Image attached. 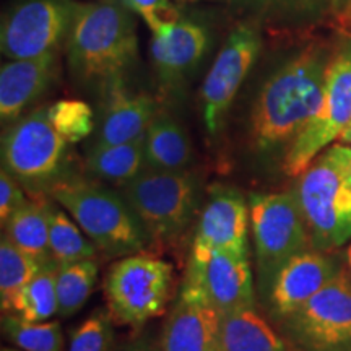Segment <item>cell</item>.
I'll list each match as a JSON object with an SVG mask.
<instances>
[{
    "instance_id": "30",
    "label": "cell",
    "mask_w": 351,
    "mask_h": 351,
    "mask_svg": "<svg viewBox=\"0 0 351 351\" xmlns=\"http://www.w3.org/2000/svg\"><path fill=\"white\" fill-rule=\"evenodd\" d=\"M51 124L67 143H77L93 130V111L85 101L60 99L47 108Z\"/></svg>"
},
{
    "instance_id": "24",
    "label": "cell",
    "mask_w": 351,
    "mask_h": 351,
    "mask_svg": "<svg viewBox=\"0 0 351 351\" xmlns=\"http://www.w3.org/2000/svg\"><path fill=\"white\" fill-rule=\"evenodd\" d=\"M59 267L39 270L16 293L5 313L15 314L28 322H47L59 313L56 275ZM3 313V314H5Z\"/></svg>"
},
{
    "instance_id": "37",
    "label": "cell",
    "mask_w": 351,
    "mask_h": 351,
    "mask_svg": "<svg viewBox=\"0 0 351 351\" xmlns=\"http://www.w3.org/2000/svg\"><path fill=\"white\" fill-rule=\"evenodd\" d=\"M339 143H345V145H350V147H351V121L348 122V125L345 127V130L340 134Z\"/></svg>"
},
{
    "instance_id": "23",
    "label": "cell",
    "mask_w": 351,
    "mask_h": 351,
    "mask_svg": "<svg viewBox=\"0 0 351 351\" xmlns=\"http://www.w3.org/2000/svg\"><path fill=\"white\" fill-rule=\"evenodd\" d=\"M86 166L96 178L125 186L147 169L145 135L125 143L93 145L88 153Z\"/></svg>"
},
{
    "instance_id": "26",
    "label": "cell",
    "mask_w": 351,
    "mask_h": 351,
    "mask_svg": "<svg viewBox=\"0 0 351 351\" xmlns=\"http://www.w3.org/2000/svg\"><path fill=\"white\" fill-rule=\"evenodd\" d=\"M49 245L59 267L93 258L98 249L93 241L85 238L75 219L52 204L49 207Z\"/></svg>"
},
{
    "instance_id": "35",
    "label": "cell",
    "mask_w": 351,
    "mask_h": 351,
    "mask_svg": "<svg viewBox=\"0 0 351 351\" xmlns=\"http://www.w3.org/2000/svg\"><path fill=\"white\" fill-rule=\"evenodd\" d=\"M328 8L333 16L346 20L351 15V0H328Z\"/></svg>"
},
{
    "instance_id": "22",
    "label": "cell",
    "mask_w": 351,
    "mask_h": 351,
    "mask_svg": "<svg viewBox=\"0 0 351 351\" xmlns=\"http://www.w3.org/2000/svg\"><path fill=\"white\" fill-rule=\"evenodd\" d=\"M223 351H289V343L254 306L223 315Z\"/></svg>"
},
{
    "instance_id": "16",
    "label": "cell",
    "mask_w": 351,
    "mask_h": 351,
    "mask_svg": "<svg viewBox=\"0 0 351 351\" xmlns=\"http://www.w3.org/2000/svg\"><path fill=\"white\" fill-rule=\"evenodd\" d=\"M161 346L163 351H223V314L208 302L179 293Z\"/></svg>"
},
{
    "instance_id": "18",
    "label": "cell",
    "mask_w": 351,
    "mask_h": 351,
    "mask_svg": "<svg viewBox=\"0 0 351 351\" xmlns=\"http://www.w3.org/2000/svg\"><path fill=\"white\" fill-rule=\"evenodd\" d=\"M57 75V54L10 60L0 70V119L12 124L41 96Z\"/></svg>"
},
{
    "instance_id": "21",
    "label": "cell",
    "mask_w": 351,
    "mask_h": 351,
    "mask_svg": "<svg viewBox=\"0 0 351 351\" xmlns=\"http://www.w3.org/2000/svg\"><path fill=\"white\" fill-rule=\"evenodd\" d=\"M192 160V148L186 132L166 114L158 112L145 132V161L148 169L186 171Z\"/></svg>"
},
{
    "instance_id": "28",
    "label": "cell",
    "mask_w": 351,
    "mask_h": 351,
    "mask_svg": "<svg viewBox=\"0 0 351 351\" xmlns=\"http://www.w3.org/2000/svg\"><path fill=\"white\" fill-rule=\"evenodd\" d=\"M41 265L34 258L16 247L5 234L0 241V301L2 311L5 313L13 298L25 287Z\"/></svg>"
},
{
    "instance_id": "17",
    "label": "cell",
    "mask_w": 351,
    "mask_h": 351,
    "mask_svg": "<svg viewBox=\"0 0 351 351\" xmlns=\"http://www.w3.org/2000/svg\"><path fill=\"white\" fill-rule=\"evenodd\" d=\"M210 44L205 26L181 19L171 28L153 34L152 57L158 80L163 86L173 88L194 70Z\"/></svg>"
},
{
    "instance_id": "11",
    "label": "cell",
    "mask_w": 351,
    "mask_h": 351,
    "mask_svg": "<svg viewBox=\"0 0 351 351\" xmlns=\"http://www.w3.org/2000/svg\"><path fill=\"white\" fill-rule=\"evenodd\" d=\"M254 275L249 256L194 247L187 262L182 295L217 307L223 315L254 307Z\"/></svg>"
},
{
    "instance_id": "8",
    "label": "cell",
    "mask_w": 351,
    "mask_h": 351,
    "mask_svg": "<svg viewBox=\"0 0 351 351\" xmlns=\"http://www.w3.org/2000/svg\"><path fill=\"white\" fill-rule=\"evenodd\" d=\"M295 195L314 249L330 252L351 239V186L320 155L300 174Z\"/></svg>"
},
{
    "instance_id": "15",
    "label": "cell",
    "mask_w": 351,
    "mask_h": 351,
    "mask_svg": "<svg viewBox=\"0 0 351 351\" xmlns=\"http://www.w3.org/2000/svg\"><path fill=\"white\" fill-rule=\"evenodd\" d=\"M249 200L232 187L215 186L197 223L194 247L247 256Z\"/></svg>"
},
{
    "instance_id": "39",
    "label": "cell",
    "mask_w": 351,
    "mask_h": 351,
    "mask_svg": "<svg viewBox=\"0 0 351 351\" xmlns=\"http://www.w3.org/2000/svg\"><path fill=\"white\" fill-rule=\"evenodd\" d=\"M2 351H20V350H13V348H2Z\"/></svg>"
},
{
    "instance_id": "13",
    "label": "cell",
    "mask_w": 351,
    "mask_h": 351,
    "mask_svg": "<svg viewBox=\"0 0 351 351\" xmlns=\"http://www.w3.org/2000/svg\"><path fill=\"white\" fill-rule=\"evenodd\" d=\"M261 49V29L249 21L236 26L219 49L200 90L202 117L212 135L221 127Z\"/></svg>"
},
{
    "instance_id": "20",
    "label": "cell",
    "mask_w": 351,
    "mask_h": 351,
    "mask_svg": "<svg viewBox=\"0 0 351 351\" xmlns=\"http://www.w3.org/2000/svg\"><path fill=\"white\" fill-rule=\"evenodd\" d=\"M34 195L12 215L3 226L8 239L16 247L29 254L41 269L59 267L51 254L49 245V207L51 202L46 197Z\"/></svg>"
},
{
    "instance_id": "31",
    "label": "cell",
    "mask_w": 351,
    "mask_h": 351,
    "mask_svg": "<svg viewBox=\"0 0 351 351\" xmlns=\"http://www.w3.org/2000/svg\"><path fill=\"white\" fill-rule=\"evenodd\" d=\"M111 319L106 311H95L73 330L69 351H111L114 340Z\"/></svg>"
},
{
    "instance_id": "3",
    "label": "cell",
    "mask_w": 351,
    "mask_h": 351,
    "mask_svg": "<svg viewBox=\"0 0 351 351\" xmlns=\"http://www.w3.org/2000/svg\"><path fill=\"white\" fill-rule=\"evenodd\" d=\"M109 257L140 254L152 243L124 197L80 178H62L47 192Z\"/></svg>"
},
{
    "instance_id": "32",
    "label": "cell",
    "mask_w": 351,
    "mask_h": 351,
    "mask_svg": "<svg viewBox=\"0 0 351 351\" xmlns=\"http://www.w3.org/2000/svg\"><path fill=\"white\" fill-rule=\"evenodd\" d=\"M121 3L130 12L138 13L153 34L165 32L182 19L171 0H121Z\"/></svg>"
},
{
    "instance_id": "7",
    "label": "cell",
    "mask_w": 351,
    "mask_h": 351,
    "mask_svg": "<svg viewBox=\"0 0 351 351\" xmlns=\"http://www.w3.org/2000/svg\"><path fill=\"white\" fill-rule=\"evenodd\" d=\"M173 295V267L163 258L132 254L114 262L104 278L109 314L140 327L165 311Z\"/></svg>"
},
{
    "instance_id": "6",
    "label": "cell",
    "mask_w": 351,
    "mask_h": 351,
    "mask_svg": "<svg viewBox=\"0 0 351 351\" xmlns=\"http://www.w3.org/2000/svg\"><path fill=\"white\" fill-rule=\"evenodd\" d=\"M67 142L51 124L47 108L12 122L2 135V169L34 195L49 192L64 178Z\"/></svg>"
},
{
    "instance_id": "33",
    "label": "cell",
    "mask_w": 351,
    "mask_h": 351,
    "mask_svg": "<svg viewBox=\"0 0 351 351\" xmlns=\"http://www.w3.org/2000/svg\"><path fill=\"white\" fill-rule=\"evenodd\" d=\"M26 200L28 199L25 197V192L20 187V182L10 173L2 169V173H0V221H2V228L7 225L12 215Z\"/></svg>"
},
{
    "instance_id": "14",
    "label": "cell",
    "mask_w": 351,
    "mask_h": 351,
    "mask_svg": "<svg viewBox=\"0 0 351 351\" xmlns=\"http://www.w3.org/2000/svg\"><path fill=\"white\" fill-rule=\"evenodd\" d=\"M343 270L335 257L319 249H307L285 263L271 283L265 304L275 324L304 306Z\"/></svg>"
},
{
    "instance_id": "38",
    "label": "cell",
    "mask_w": 351,
    "mask_h": 351,
    "mask_svg": "<svg viewBox=\"0 0 351 351\" xmlns=\"http://www.w3.org/2000/svg\"><path fill=\"white\" fill-rule=\"evenodd\" d=\"M346 261H348V267L351 270V245L348 247V251H346Z\"/></svg>"
},
{
    "instance_id": "36",
    "label": "cell",
    "mask_w": 351,
    "mask_h": 351,
    "mask_svg": "<svg viewBox=\"0 0 351 351\" xmlns=\"http://www.w3.org/2000/svg\"><path fill=\"white\" fill-rule=\"evenodd\" d=\"M116 351H155V350L150 348L148 345H143V343H130V345L122 346V348L116 350Z\"/></svg>"
},
{
    "instance_id": "12",
    "label": "cell",
    "mask_w": 351,
    "mask_h": 351,
    "mask_svg": "<svg viewBox=\"0 0 351 351\" xmlns=\"http://www.w3.org/2000/svg\"><path fill=\"white\" fill-rule=\"evenodd\" d=\"M78 2L23 0L3 16L0 49L10 60L32 59L54 52L67 39Z\"/></svg>"
},
{
    "instance_id": "19",
    "label": "cell",
    "mask_w": 351,
    "mask_h": 351,
    "mask_svg": "<svg viewBox=\"0 0 351 351\" xmlns=\"http://www.w3.org/2000/svg\"><path fill=\"white\" fill-rule=\"evenodd\" d=\"M158 112V104L152 96L132 93L122 85V78L109 83L95 145H117L142 137Z\"/></svg>"
},
{
    "instance_id": "1",
    "label": "cell",
    "mask_w": 351,
    "mask_h": 351,
    "mask_svg": "<svg viewBox=\"0 0 351 351\" xmlns=\"http://www.w3.org/2000/svg\"><path fill=\"white\" fill-rule=\"evenodd\" d=\"M333 52L311 43L263 83L251 114L252 148L271 153L293 143L320 106Z\"/></svg>"
},
{
    "instance_id": "4",
    "label": "cell",
    "mask_w": 351,
    "mask_h": 351,
    "mask_svg": "<svg viewBox=\"0 0 351 351\" xmlns=\"http://www.w3.org/2000/svg\"><path fill=\"white\" fill-rule=\"evenodd\" d=\"M122 197L152 243L173 245L186 234L199 208V182L186 171L147 168L125 184Z\"/></svg>"
},
{
    "instance_id": "5",
    "label": "cell",
    "mask_w": 351,
    "mask_h": 351,
    "mask_svg": "<svg viewBox=\"0 0 351 351\" xmlns=\"http://www.w3.org/2000/svg\"><path fill=\"white\" fill-rule=\"evenodd\" d=\"M249 217L257 289L265 301L280 269L289 258L313 249V243L295 192L252 194Z\"/></svg>"
},
{
    "instance_id": "10",
    "label": "cell",
    "mask_w": 351,
    "mask_h": 351,
    "mask_svg": "<svg viewBox=\"0 0 351 351\" xmlns=\"http://www.w3.org/2000/svg\"><path fill=\"white\" fill-rule=\"evenodd\" d=\"M276 326L296 351H351V278L346 271Z\"/></svg>"
},
{
    "instance_id": "2",
    "label": "cell",
    "mask_w": 351,
    "mask_h": 351,
    "mask_svg": "<svg viewBox=\"0 0 351 351\" xmlns=\"http://www.w3.org/2000/svg\"><path fill=\"white\" fill-rule=\"evenodd\" d=\"M70 72L82 82L121 80L137 59L138 38L121 0L78 3L65 39Z\"/></svg>"
},
{
    "instance_id": "25",
    "label": "cell",
    "mask_w": 351,
    "mask_h": 351,
    "mask_svg": "<svg viewBox=\"0 0 351 351\" xmlns=\"http://www.w3.org/2000/svg\"><path fill=\"white\" fill-rule=\"evenodd\" d=\"M98 280V263L95 258L67 263L57 269L56 288L60 317L77 314L90 300Z\"/></svg>"
},
{
    "instance_id": "27",
    "label": "cell",
    "mask_w": 351,
    "mask_h": 351,
    "mask_svg": "<svg viewBox=\"0 0 351 351\" xmlns=\"http://www.w3.org/2000/svg\"><path fill=\"white\" fill-rule=\"evenodd\" d=\"M2 332L16 348L23 351H62L64 335L59 322H28L15 314L5 313Z\"/></svg>"
},
{
    "instance_id": "34",
    "label": "cell",
    "mask_w": 351,
    "mask_h": 351,
    "mask_svg": "<svg viewBox=\"0 0 351 351\" xmlns=\"http://www.w3.org/2000/svg\"><path fill=\"white\" fill-rule=\"evenodd\" d=\"M324 155L330 163L340 171V174L348 181L351 186V147L345 143H337L327 147Z\"/></svg>"
},
{
    "instance_id": "29",
    "label": "cell",
    "mask_w": 351,
    "mask_h": 351,
    "mask_svg": "<svg viewBox=\"0 0 351 351\" xmlns=\"http://www.w3.org/2000/svg\"><path fill=\"white\" fill-rule=\"evenodd\" d=\"M270 21L314 20L328 12V0H218Z\"/></svg>"
},
{
    "instance_id": "40",
    "label": "cell",
    "mask_w": 351,
    "mask_h": 351,
    "mask_svg": "<svg viewBox=\"0 0 351 351\" xmlns=\"http://www.w3.org/2000/svg\"><path fill=\"white\" fill-rule=\"evenodd\" d=\"M178 2H197V0H178Z\"/></svg>"
},
{
    "instance_id": "9",
    "label": "cell",
    "mask_w": 351,
    "mask_h": 351,
    "mask_svg": "<svg viewBox=\"0 0 351 351\" xmlns=\"http://www.w3.org/2000/svg\"><path fill=\"white\" fill-rule=\"evenodd\" d=\"M351 121V38H343L333 51L326 73V86L314 117L293 140L283 156V171L300 176L319 153L339 140Z\"/></svg>"
}]
</instances>
